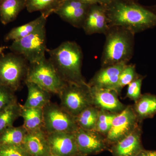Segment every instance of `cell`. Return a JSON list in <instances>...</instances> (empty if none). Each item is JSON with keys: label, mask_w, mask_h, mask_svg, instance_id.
<instances>
[{"label": "cell", "mask_w": 156, "mask_h": 156, "mask_svg": "<svg viewBox=\"0 0 156 156\" xmlns=\"http://www.w3.org/2000/svg\"><path fill=\"white\" fill-rule=\"evenodd\" d=\"M105 7L109 27H122L135 34L156 26V12L136 0H112Z\"/></svg>", "instance_id": "6da1fadb"}, {"label": "cell", "mask_w": 156, "mask_h": 156, "mask_svg": "<svg viewBox=\"0 0 156 156\" xmlns=\"http://www.w3.org/2000/svg\"><path fill=\"white\" fill-rule=\"evenodd\" d=\"M47 52L48 59L63 81L70 83H87L82 73L83 51L76 42H62L57 48L47 49Z\"/></svg>", "instance_id": "7a4b0ae2"}, {"label": "cell", "mask_w": 156, "mask_h": 156, "mask_svg": "<svg viewBox=\"0 0 156 156\" xmlns=\"http://www.w3.org/2000/svg\"><path fill=\"white\" fill-rule=\"evenodd\" d=\"M101 58V67L128 64L134 53L135 34L122 27H110Z\"/></svg>", "instance_id": "3957f363"}, {"label": "cell", "mask_w": 156, "mask_h": 156, "mask_svg": "<svg viewBox=\"0 0 156 156\" xmlns=\"http://www.w3.org/2000/svg\"><path fill=\"white\" fill-rule=\"evenodd\" d=\"M29 63L13 52L0 55V85L16 92L25 83Z\"/></svg>", "instance_id": "277c9868"}, {"label": "cell", "mask_w": 156, "mask_h": 156, "mask_svg": "<svg viewBox=\"0 0 156 156\" xmlns=\"http://www.w3.org/2000/svg\"><path fill=\"white\" fill-rule=\"evenodd\" d=\"M46 24L41 25L27 36L13 41L9 47L11 52L21 55L29 63L38 62L46 58Z\"/></svg>", "instance_id": "5b68a950"}, {"label": "cell", "mask_w": 156, "mask_h": 156, "mask_svg": "<svg viewBox=\"0 0 156 156\" xmlns=\"http://www.w3.org/2000/svg\"><path fill=\"white\" fill-rule=\"evenodd\" d=\"M26 81L33 83L50 93L58 95L67 83L46 58L38 62L29 63Z\"/></svg>", "instance_id": "8992f818"}, {"label": "cell", "mask_w": 156, "mask_h": 156, "mask_svg": "<svg viewBox=\"0 0 156 156\" xmlns=\"http://www.w3.org/2000/svg\"><path fill=\"white\" fill-rule=\"evenodd\" d=\"M58 95L60 99L59 105L74 117L87 108L92 106L90 87L87 83H67Z\"/></svg>", "instance_id": "52a82bcc"}, {"label": "cell", "mask_w": 156, "mask_h": 156, "mask_svg": "<svg viewBox=\"0 0 156 156\" xmlns=\"http://www.w3.org/2000/svg\"><path fill=\"white\" fill-rule=\"evenodd\" d=\"M43 129L47 134L56 132L74 133L79 128L75 117L57 104L50 101L43 108Z\"/></svg>", "instance_id": "ba28073f"}, {"label": "cell", "mask_w": 156, "mask_h": 156, "mask_svg": "<svg viewBox=\"0 0 156 156\" xmlns=\"http://www.w3.org/2000/svg\"><path fill=\"white\" fill-rule=\"evenodd\" d=\"M140 122L133 106L127 105L115 117L111 128L105 136L109 147L131 134L140 126Z\"/></svg>", "instance_id": "9c48e42d"}, {"label": "cell", "mask_w": 156, "mask_h": 156, "mask_svg": "<svg viewBox=\"0 0 156 156\" xmlns=\"http://www.w3.org/2000/svg\"><path fill=\"white\" fill-rule=\"evenodd\" d=\"M74 134L78 153L81 155L97 154L109 149L105 137L95 130L79 128Z\"/></svg>", "instance_id": "30bf717a"}, {"label": "cell", "mask_w": 156, "mask_h": 156, "mask_svg": "<svg viewBox=\"0 0 156 156\" xmlns=\"http://www.w3.org/2000/svg\"><path fill=\"white\" fill-rule=\"evenodd\" d=\"M90 5L78 0H65L54 13L74 27L81 28Z\"/></svg>", "instance_id": "8fae6325"}, {"label": "cell", "mask_w": 156, "mask_h": 156, "mask_svg": "<svg viewBox=\"0 0 156 156\" xmlns=\"http://www.w3.org/2000/svg\"><path fill=\"white\" fill-rule=\"evenodd\" d=\"M110 28L105 5H90L82 28L87 35L105 34Z\"/></svg>", "instance_id": "7c38bea8"}, {"label": "cell", "mask_w": 156, "mask_h": 156, "mask_svg": "<svg viewBox=\"0 0 156 156\" xmlns=\"http://www.w3.org/2000/svg\"><path fill=\"white\" fill-rule=\"evenodd\" d=\"M90 89L92 106L98 109L118 114L127 106L120 101L115 90L94 87H90Z\"/></svg>", "instance_id": "4fadbf2b"}, {"label": "cell", "mask_w": 156, "mask_h": 156, "mask_svg": "<svg viewBox=\"0 0 156 156\" xmlns=\"http://www.w3.org/2000/svg\"><path fill=\"white\" fill-rule=\"evenodd\" d=\"M50 152L59 156H73L78 153L74 133L56 132L48 134Z\"/></svg>", "instance_id": "5bb4252c"}, {"label": "cell", "mask_w": 156, "mask_h": 156, "mask_svg": "<svg viewBox=\"0 0 156 156\" xmlns=\"http://www.w3.org/2000/svg\"><path fill=\"white\" fill-rule=\"evenodd\" d=\"M120 63L101 67L87 83L90 87L115 91L119 77L126 65Z\"/></svg>", "instance_id": "9a60e30c"}, {"label": "cell", "mask_w": 156, "mask_h": 156, "mask_svg": "<svg viewBox=\"0 0 156 156\" xmlns=\"http://www.w3.org/2000/svg\"><path fill=\"white\" fill-rule=\"evenodd\" d=\"M142 131L138 126L131 134L110 146L113 156H136L142 150Z\"/></svg>", "instance_id": "2e32d148"}, {"label": "cell", "mask_w": 156, "mask_h": 156, "mask_svg": "<svg viewBox=\"0 0 156 156\" xmlns=\"http://www.w3.org/2000/svg\"><path fill=\"white\" fill-rule=\"evenodd\" d=\"M23 145L30 156H48L51 154L48 134L43 128L27 131Z\"/></svg>", "instance_id": "e0dca14e"}, {"label": "cell", "mask_w": 156, "mask_h": 156, "mask_svg": "<svg viewBox=\"0 0 156 156\" xmlns=\"http://www.w3.org/2000/svg\"><path fill=\"white\" fill-rule=\"evenodd\" d=\"M28 95L23 106L28 108H43L50 102L51 94L37 84L26 81Z\"/></svg>", "instance_id": "ac0fdd59"}, {"label": "cell", "mask_w": 156, "mask_h": 156, "mask_svg": "<svg viewBox=\"0 0 156 156\" xmlns=\"http://www.w3.org/2000/svg\"><path fill=\"white\" fill-rule=\"evenodd\" d=\"M26 8L25 0H0V20L4 25L14 21Z\"/></svg>", "instance_id": "d6986e66"}, {"label": "cell", "mask_w": 156, "mask_h": 156, "mask_svg": "<svg viewBox=\"0 0 156 156\" xmlns=\"http://www.w3.org/2000/svg\"><path fill=\"white\" fill-rule=\"evenodd\" d=\"M132 106L140 122L152 118L156 114V96L150 94L141 95Z\"/></svg>", "instance_id": "ffe728a7"}, {"label": "cell", "mask_w": 156, "mask_h": 156, "mask_svg": "<svg viewBox=\"0 0 156 156\" xmlns=\"http://www.w3.org/2000/svg\"><path fill=\"white\" fill-rule=\"evenodd\" d=\"M20 117L23 119L24 128L27 131H34L43 128V108H28L21 105Z\"/></svg>", "instance_id": "44dd1931"}, {"label": "cell", "mask_w": 156, "mask_h": 156, "mask_svg": "<svg viewBox=\"0 0 156 156\" xmlns=\"http://www.w3.org/2000/svg\"><path fill=\"white\" fill-rule=\"evenodd\" d=\"M46 22L47 18L41 14V16L30 22L12 28L5 36V41H16L27 36L41 25L46 23Z\"/></svg>", "instance_id": "7402d4cb"}, {"label": "cell", "mask_w": 156, "mask_h": 156, "mask_svg": "<svg viewBox=\"0 0 156 156\" xmlns=\"http://www.w3.org/2000/svg\"><path fill=\"white\" fill-rule=\"evenodd\" d=\"M26 8L30 13L40 11L41 14L48 18L55 13L65 0H25Z\"/></svg>", "instance_id": "603a6c76"}, {"label": "cell", "mask_w": 156, "mask_h": 156, "mask_svg": "<svg viewBox=\"0 0 156 156\" xmlns=\"http://www.w3.org/2000/svg\"><path fill=\"white\" fill-rule=\"evenodd\" d=\"M27 133L23 126H11L0 133V144L23 145Z\"/></svg>", "instance_id": "cb8c5ba5"}, {"label": "cell", "mask_w": 156, "mask_h": 156, "mask_svg": "<svg viewBox=\"0 0 156 156\" xmlns=\"http://www.w3.org/2000/svg\"><path fill=\"white\" fill-rule=\"evenodd\" d=\"M99 109L93 106L84 109L75 117L79 128L85 130H95Z\"/></svg>", "instance_id": "d4e9b609"}, {"label": "cell", "mask_w": 156, "mask_h": 156, "mask_svg": "<svg viewBox=\"0 0 156 156\" xmlns=\"http://www.w3.org/2000/svg\"><path fill=\"white\" fill-rule=\"evenodd\" d=\"M21 105L17 101L0 111V133L13 126L15 121L20 117Z\"/></svg>", "instance_id": "484cf974"}, {"label": "cell", "mask_w": 156, "mask_h": 156, "mask_svg": "<svg viewBox=\"0 0 156 156\" xmlns=\"http://www.w3.org/2000/svg\"><path fill=\"white\" fill-rule=\"evenodd\" d=\"M117 113L99 110L95 130L105 137L111 128L112 123Z\"/></svg>", "instance_id": "4316f807"}, {"label": "cell", "mask_w": 156, "mask_h": 156, "mask_svg": "<svg viewBox=\"0 0 156 156\" xmlns=\"http://www.w3.org/2000/svg\"><path fill=\"white\" fill-rule=\"evenodd\" d=\"M134 64H127L122 70L119 77L115 91L120 95L122 89L125 86H128L132 81L139 76Z\"/></svg>", "instance_id": "83f0119b"}, {"label": "cell", "mask_w": 156, "mask_h": 156, "mask_svg": "<svg viewBox=\"0 0 156 156\" xmlns=\"http://www.w3.org/2000/svg\"><path fill=\"white\" fill-rule=\"evenodd\" d=\"M0 156H30L23 145L0 144Z\"/></svg>", "instance_id": "f1b7e54d"}, {"label": "cell", "mask_w": 156, "mask_h": 156, "mask_svg": "<svg viewBox=\"0 0 156 156\" xmlns=\"http://www.w3.org/2000/svg\"><path fill=\"white\" fill-rule=\"evenodd\" d=\"M15 92L0 85V111L12 104L17 102Z\"/></svg>", "instance_id": "f546056e"}, {"label": "cell", "mask_w": 156, "mask_h": 156, "mask_svg": "<svg viewBox=\"0 0 156 156\" xmlns=\"http://www.w3.org/2000/svg\"><path fill=\"white\" fill-rule=\"evenodd\" d=\"M143 77L139 76L128 85L126 97L134 102L141 96V89Z\"/></svg>", "instance_id": "4dcf8cb0"}, {"label": "cell", "mask_w": 156, "mask_h": 156, "mask_svg": "<svg viewBox=\"0 0 156 156\" xmlns=\"http://www.w3.org/2000/svg\"><path fill=\"white\" fill-rule=\"evenodd\" d=\"M89 5L92 4H100L101 5H105L108 4L112 0H78Z\"/></svg>", "instance_id": "1f68e13d"}, {"label": "cell", "mask_w": 156, "mask_h": 156, "mask_svg": "<svg viewBox=\"0 0 156 156\" xmlns=\"http://www.w3.org/2000/svg\"><path fill=\"white\" fill-rule=\"evenodd\" d=\"M136 156H156V150H146L143 149Z\"/></svg>", "instance_id": "d6a6232c"}, {"label": "cell", "mask_w": 156, "mask_h": 156, "mask_svg": "<svg viewBox=\"0 0 156 156\" xmlns=\"http://www.w3.org/2000/svg\"><path fill=\"white\" fill-rule=\"evenodd\" d=\"M5 48V47H0V55L2 54L3 51Z\"/></svg>", "instance_id": "836d02e7"}, {"label": "cell", "mask_w": 156, "mask_h": 156, "mask_svg": "<svg viewBox=\"0 0 156 156\" xmlns=\"http://www.w3.org/2000/svg\"><path fill=\"white\" fill-rule=\"evenodd\" d=\"M48 156H59L58 155H56L53 154H50V155H49ZM73 156H83L81 155L80 154L76 155Z\"/></svg>", "instance_id": "e575fe53"}, {"label": "cell", "mask_w": 156, "mask_h": 156, "mask_svg": "<svg viewBox=\"0 0 156 156\" xmlns=\"http://www.w3.org/2000/svg\"><path fill=\"white\" fill-rule=\"evenodd\" d=\"M153 10V9H152ZM153 11H154L155 12H156V7H154V9H153Z\"/></svg>", "instance_id": "d590c367"}]
</instances>
